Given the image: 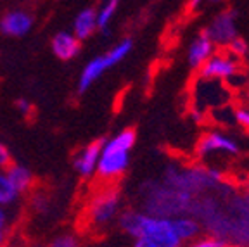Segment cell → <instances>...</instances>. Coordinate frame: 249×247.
I'll return each mask as SVG.
<instances>
[{
    "mask_svg": "<svg viewBox=\"0 0 249 247\" xmlns=\"http://www.w3.org/2000/svg\"><path fill=\"white\" fill-rule=\"evenodd\" d=\"M235 73H237V61L227 54H213L199 68L201 80H223V78H232Z\"/></svg>",
    "mask_w": 249,
    "mask_h": 247,
    "instance_id": "obj_6",
    "label": "cell"
},
{
    "mask_svg": "<svg viewBox=\"0 0 249 247\" xmlns=\"http://www.w3.org/2000/svg\"><path fill=\"white\" fill-rule=\"evenodd\" d=\"M102 143H104L102 140L89 143V145L83 147L82 151L74 156L73 168L78 175L89 178L97 171L99 158H101V151H102Z\"/></svg>",
    "mask_w": 249,
    "mask_h": 247,
    "instance_id": "obj_8",
    "label": "cell"
},
{
    "mask_svg": "<svg viewBox=\"0 0 249 247\" xmlns=\"http://www.w3.org/2000/svg\"><path fill=\"white\" fill-rule=\"evenodd\" d=\"M16 107H18V111H19L21 114H24V116H30L31 111H33V106H31V102H28L26 99H18V101H16Z\"/></svg>",
    "mask_w": 249,
    "mask_h": 247,
    "instance_id": "obj_21",
    "label": "cell"
},
{
    "mask_svg": "<svg viewBox=\"0 0 249 247\" xmlns=\"http://www.w3.org/2000/svg\"><path fill=\"white\" fill-rule=\"evenodd\" d=\"M132 49H133L132 38H124V40H121L120 43H116L113 49H109L106 54L93 57L92 61L83 68L82 74H80V80H78V92L85 93L102 74L107 73V71L111 70V68H114L116 64H120V62L132 52Z\"/></svg>",
    "mask_w": 249,
    "mask_h": 247,
    "instance_id": "obj_3",
    "label": "cell"
},
{
    "mask_svg": "<svg viewBox=\"0 0 249 247\" xmlns=\"http://www.w3.org/2000/svg\"><path fill=\"white\" fill-rule=\"evenodd\" d=\"M213 54H214L213 42L204 33H201L197 38H194V42L191 43L189 51H187V62H189L191 68L199 70Z\"/></svg>",
    "mask_w": 249,
    "mask_h": 247,
    "instance_id": "obj_11",
    "label": "cell"
},
{
    "mask_svg": "<svg viewBox=\"0 0 249 247\" xmlns=\"http://www.w3.org/2000/svg\"><path fill=\"white\" fill-rule=\"evenodd\" d=\"M33 204H35V208L38 209V211H43V209L47 208V201L42 195H36L35 199H33Z\"/></svg>",
    "mask_w": 249,
    "mask_h": 247,
    "instance_id": "obj_25",
    "label": "cell"
},
{
    "mask_svg": "<svg viewBox=\"0 0 249 247\" xmlns=\"http://www.w3.org/2000/svg\"><path fill=\"white\" fill-rule=\"evenodd\" d=\"M233 120L237 121L241 126L249 130V109H244V107L235 109V111H233Z\"/></svg>",
    "mask_w": 249,
    "mask_h": 247,
    "instance_id": "obj_20",
    "label": "cell"
},
{
    "mask_svg": "<svg viewBox=\"0 0 249 247\" xmlns=\"http://www.w3.org/2000/svg\"><path fill=\"white\" fill-rule=\"evenodd\" d=\"M123 232L135 239L133 247H182V240L173 228V220L145 214L140 211H124L118 216Z\"/></svg>",
    "mask_w": 249,
    "mask_h": 247,
    "instance_id": "obj_1",
    "label": "cell"
},
{
    "mask_svg": "<svg viewBox=\"0 0 249 247\" xmlns=\"http://www.w3.org/2000/svg\"><path fill=\"white\" fill-rule=\"evenodd\" d=\"M237 14L233 11H225L218 14L210 26L202 31L208 38L213 42V45H229L233 38H237V26H235Z\"/></svg>",
    "mask_w": 249,
    "mask_h": 247,
    "instance_id": "obj_5",
    "label": "cell"
},
{
    "mask_svg": "<svg viewBox=\"0 0 249 247\" xmlns=\"http://www.w3.org/2000/svg\"><path fill=\"white\" fill-rule=\"evenodd\" d=\"M5 235H7V230H2V228H0V247H4Z\"/></svg>",
    "mask_w": 249,
    "mask_h": 247,
    "instance_id": "obj_26",
    "label": "cell"
},
{
    "mask_svg": "<svg viewBox=\"0 0 249 247\" xmlns=\"http://www.w3.org/2000/svg\"><path fill=\"white\" fill-rule=\"evenodd\" d=\"M5 175H7L12 187L19 194L28 192L31 189V185H33V173L23 164H9Z\"/></svg>",
    "mask_w": 249,
    "mask_h": 247,
    "instance_id": "obj_13",
    "label": "cell"
},
{
    "mask_svg": "<svg viewBox=\"0 0 249 247\" xmlns=\"http://www.w3.org/2000/svg\"><path fill=\"white\" fill-rule=\"evenodd\" d=\"M118 7H120L118 0H109V2L102 4L99 9H95V12H97V30H101L102 35L107 36L111 33L109 26H111V21H113Z\"/></svg>",
    "mask_w": 249,
    "mask_h": 247,
    "instance_id": "obj_14",
    "label": "cell"
},
{
    "mask_svg": "<svg viewBox=\"0 0 249 247\" xmlns=\"http://www.w3.org/2000/svg\"><path fill=\"white\" fill-rule=\"evenodd\" d=\"M21 194L12 187V183L9 182L5 171L0 170V208H9L14 206L16 202L19 201Z\"/></svg>",
    "mask_w": 249,
    "mask_h": 247,
    "instance_id": "obj_16",
    "label": "cell"
},
{
    "mask_svg": "<svg viewBox=\"0 0 249 247\" xmlns=\"http://www.w3.org/2000/svg\"><path fill=\"white\" fill-rule=\"evenodd\" d=\"M9 164H11V152L4 143H0V170L7 168Z\"/></svg>",
    "mask_w": 249,
    "mask_h": 247,
    "instance_id": "obj_22",
    "label": "cell"
},
{
    "mask_svg": "<svg viewBox=\"0 0 249 247\" xmlns=\"http://www.w3.org/2000/svg\"><path fill=\"white\" fill-rule=\"evenodd\" d=\"M135 131L130 128L121 130L113 139L106 140L102 143L101 158H99L95 173L104 180H114V178L121 176L130 166V152L135 145Z\"/></svg>",
    "mask_w": 249,
    "mask_h": 247,
    "instance_id": "obj_2",
    "label": "cell"
},
{
    "mask_svg": "<svg viewBox=\"0 0 249 247\" xmlns=\"http://www.w3.org/2000/svg\"><path fill=\"white\" fill-rule=\"evenodd\" d=\"M97 31V12L93 7H85L78 12L73 23V35L78 42L89 40Z\"/></svg>",
    "mask_w": 249,
    "mask_h": 247,
    "instance_id": "obj_12",
    "label": "cell"
},
{
    "mask_svg": "<svg viewBox=\"0 0 249 247\" xmlns=\"http://www.w3.org/2000/svg\"><path fill=\"white\" fill-rule=\"evenodd\" d=\"M197 154L201 158H206L214 152H223V154H239V143L233 139L227 137L225 133H220V131H211L208 135H204L197 142Z\"/></svg>",
    "mask_w": 249,
    "mask_h": 247,
    "instance_id": "obj_7",
    "label": "cell"
},
{
    "mask_svg": "<svg viewBox=\"0 0 249 247\" xmlns=\"http://www.w3.org/2000/svg\"><path fill=\"white\" fill-rule=\"evenodd\" d=\"M120 204L121 197L118 189L111 187V189L101 190L99 194H95V197L89 204V221L97 228L107 227L120 216Z\"/></svg>",
    "mask_w": 249,
    "mask_h": 247,
    "instance_id": "obj_4",
    "label": "cell"
},
{
    "mask_svg": "<svg viewBox=\"0 0 249 247\" xmlns=\"http://www.w3.org/2000/svg\"><path fill=\"white\" fill-rule=\"evenodd\" d=\"M33 26V18L26 11H9L0 19V31L7 36H23Z\"/></svg>",
    "mask_w": 249,
    "mask_h": 247,
    "instance_id": "obj_9",
    "label": "cell"
},
{
    "mask_svg": "<svg viewBox=\"0 0 249 247\" xmlns=\"http://www.w3.org/2000/svg\"><path fill=\"white\" fill-rule=\"evenodd\" d=\"M187 247H227L225 240L214 239V237H206V239H196Z\"/></svg>",
    "mask_w": 249,
    "mask_h": 247,
    "instance_id": "obj_17",
    "label": "cell"
},
{
    "mask_svg": "<svg viewBox=\"0 0 249 247\" xmlns=\"http://www.w3.org/2000/svg\"><path fill=\"white\" fill-rule=\"evenodd\" d=\"M49 247H78V239L71 233H64L52 240Z\"/></svg>",
    "mask_w": 249,
    "mask_h": 247,
    "instance_id": "obj_18",
    "label": "cell"
},
{
    "mask_svg": "<svg viewBox=\"0 0 249 247\" xmlns=\"http://www.w3.org/2000/svg\"><path fill=\"white\" fill-rule=\"evenodd\" d=\"M173 228H175L177 235H178V239L182 240V242L196 240V237L201 232L199 223L191 220V218H175V220H173Z\"/></svg>",
    "mask_w": 249,
    "mask_h": 247,
    "instance_id": "obj_15",
    "label": "cell"
},
{
    "mask_svg": "<svg viewBox=\"0 0 249 247\" xmlns=\"http://www.w3.org/2000/svg\"><path fill=\"white\" fill-rule=\"evenodd\" d=\"M191 118L194 123H201L202 120H204V114H202V109L201 107H194L191 111Z\"/></svg>",
    "mask_w": 249,
    "mask_h": 247,
    "instance_id": "obj_24",
    "label": "cell"
},
{
    "mask_svg": "<svg viewBox=\"0 0 249 247\" xmlns=\"http://www.w3.org/2000/svg\"><path fill=\"white\" fill-rule=\"evenodd\" d=\"M229 49H230V52H232V55H235V57H242V55H246L249 51L248 43H246L242 38H239V36L237 38H233L232 42L229 43Z\"/></svg>",
    "mask_w": 249,
    "mask_h": 247,
    "instance_id": "obj_19",
    "label": "cell"
},
{
    "mask_svg": "<svg viewBox=\"0 0 249 247\" xmlns=\"http://www.w3.org/2000/svg\"><path fill=\"white\" fill-rule=\"evenodd\" d=\"M52 52L61 61H71L80 52V42L74 38L71 31H59L52 38Z\"/></svg>",
    "mask_w": 249,
    "mask_h": 247,
    "instance_id": "obj_10",
    "label": "cell"
},
{
    "mask_svg": "<svg viewBox=\"0 0 249 247\" xmlns=\"http://www.w3.org/2000/svg\"><path fill=\"white\" fill-rule=\"evenodd\" d=\"M7 225H9V212L4 208H0V228L7 230Z\"/></svg>",
    "mask_w": 249,
    "mask_h": 247,
    "instance_id": "obj_23",
    "label": "cell"
}]
</instances>
